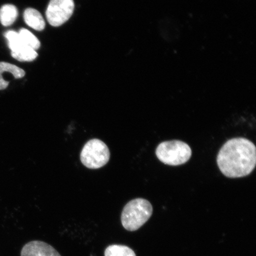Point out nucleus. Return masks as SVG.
<instances>
[{
	"label": "nucleus",
	"instance_id": "8",
	"mask_svg": "<svg viewBox=\"0 0 256 256\" xmlns=\"http://www.w3.org/2000/svg\"><path fill=\"white\" fill-rule=\"evenodd\" d=\"M6 72L11 73L16 79L24 78L26 74L23 69L19 68L14 64L0 62V90L6 89L9 84V82H6L2 79L3 74Z\"/></svg>",
	"mask_w": 256,
	"mask_h": 256
},
{
	"label": "nucleus",
	"instance_id": "6",
	"mask_svg": "<svg viewBox=\"0 0 256 256\" xmlns=\"http://www.w3.org/2000/svg\"><path fill=\"white\" fill-rule=\"evenodd\" d=\"M21 256H62L52 246L41 241H32L26 244Z\"/></svg>",
	"mask_w": 256,
	"mask_h": 256
},
{
	"label": "nucleus",
	"instance_id": "10",
	"mask_svg": "<svg viewBox=\"0 0 256 256\" xmlns=\"http://www.w3.org/2000/svg\"><path fill=\"white\" fill-rule=\"evenodd\" d=\"M11 54L14 59L21 62H32V60L36 59L38 56V53L36 50L25 46V44H23L14 52H12Z\"/></svg>",
	"mask_w": 256,
	"mask_h": 256
},
{
	"label": "nucleus",
	"instance_id": "3",
	"mask_svg": "<svg viewBox=\"0 0 256 256\" xmlns=\"http://www.w3.org/2000/svg\"><path fill=\"white\" fill-rule=\"evenodd\" d=\"M156 158L165 164L178 166L184 164L191 158L192 150L188 144L179 140L160 143L156 150Z\"/></svg>",
	"mask_w": 256,
	"mask_h": 256
},
{
	"label": "nucleus",
	"instance_id": "5",
	"mask_svg": "<svg viewBox=\"0 0 256 256\" xmlns=\"http://www.w3.org/2000/svg\"><path fill=\"white\" fill-rule=\"evenodd\" d=\"M73 0H50L46 11L48 23L59 27L68 21L74 10Z\"/></svg>",
	"mask_w": 256,
	"mask_h": 256
},
{
	"label": "nucleus",
	"instance_id": "9",
	"mask_svg": "<svg viewBox=\"0 0 256 256\" xmlns=\"http://www.w3.org/2000/svg\"><path fill=\"white\" fill-rule=\"evenodd\" d=\"M18 10L16 6L6 4L0 8V22L4 26H9L14 23L18 17Z\"/></svg>",
	"mask_w": 256,
	"mask_h": 256
},
{
	"label": "nucleus",
	"instance_id": "1",
	"mask_svg": "<svg viewBox=\"0 0 256 256\" xmlns=\"http://www.w3.org/2000/svg\"><path fill=\"white\" fill-rule=\"evenodd\" d=\"M216 162L220 171L226 177H246L256 167V146L244 138L230 140L220 149Z\"/></svg>",
	"mask_w": 256,
	"mask_h": 256
},
{
	"label": "nucleus",
	"instance_id": "7",
	"mask_svg": "<svg viewBox=\"0 0 256 256\" xmlns=\"http://www.w3.org/2000/svg\"><path fill=\"white\" fill-rule=\"evenodd\" d=\"M24 16L25 23L34 30L42 31L46 28V22L37 10L32 8L26 9Z\"/></svg>",
	"mask_w": 256,
	"mask_h": 256
},
{
	"label": "nucleus",
	"instance_id": "12",
	"mask_svg": "<svg viewBox=\"0 0 256 256\" xmlns=\"http://www.w3.org/2000/svg\"><path fill=\"white\" fill-rule=\"evenodd\" d=\"M18 34L20 35L22 42L25 46L30 47L35 50H39L40 46V41L30 30H26V28H22L19 31Z\"/></svg>",
	"mask_w": 256,
	"mask_h": 256
},
{
	"label": "nucleus",
	"instance_id": "4",
	"mask_svg": "<svg viewBox=\"0 0 256 256\" xmlns=\"http://www.w3.org/2000/svg\"><path fill=\"white\" fill-rule=\"evenodd\" d=\"M110 149L104 142L98 139H92L83 147L80 160L82 164L90 169L104 167L110 161Z\"/></svg>",
	"mask_w": 256,
	"mask_h": 256
},
{
	"label": "nucleus",
	"instance_id": "2",
	"mask_svg": "<svg viewBox=\"0 0 256 256\" xmlns=\"http://www.w3.org/2000/svg\"><path fill=\"white\" fill-rule=\"evenodd\" d=\"M152 211V204L148 200L143 198L131 200L124 206L122 212V224L128 231H136L148 222Z\"/></svg>",
	"mask_w": 256,
	"mask_h": 256
},
{
	"label": "nucleus",
	"instance_id": "11",
	"mask_svg": "<svg viewBox=\"0 0 256 256\" xmlns=\"http://www.w3.org/2000/svg\"><path fill=\"white\" fill-rule=\"evenodd\" d=\"M104 256H136V254L128 246L113 244L106 248Z\"/></svg>",
	"mask_w": 256,
	"mask_h": 256
}]
</instances>
